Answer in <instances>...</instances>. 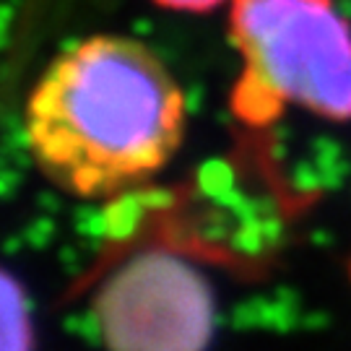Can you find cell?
<instances>
[{
    "label": "cell",
    "instance_id": "cell-1",
    "mask_svg": "<svg viewBox=\"0 0 351 351\" xmlns=\"http://www.w3.org/2000/svg\"><path fill=\"white\" fill-rule=\"evenodd\" d=\"M185 136V97L146 45L91 37L45 71L26 101V143L58 188L110 198L162 172Z\"/></svg>",
    "mask_w": 351,
    "mask_h": 351
},
{
    "label": "cell",
    "instance_id": "cell-2",
    "mask_svg": "<svg viewBox=\"0 0 351 351\" xmlns=\"http://www.w3.org/2000/svg\"><path fill=\"white\" fill-rule=\"evenodd\" d=\"M229 24L242 55L239 120L263 125L289 104L351 120V24L333 0H232Z\"/></svg>",
    "mask_w": 351,
    "mask_h": 351
},
{
    "label": "cell",
    "instance_id": "cell-3",
    "mask_svg": "<svg viewBox=\"0 0 351 351\" xmlns=\"http://www.w3.org/2000/svg\"><path fill=\"white\" fill-rule=\"evenodd\" d=\"M97 317L110 351H203L213 336V297L185 261L149 252L107 281Z\"/></svg>",
    "mask_w": 351,
    "mask_h": 351
},
{
    "label": "cell",
    "instance_id": "cell-4",
    "mask_svg": "<svg viewBox=\"0 0 351 351\" xmlns=\"http://www.w3.org/2000/svg\"><path fill=\"white\" fill-rule=\"evenodd\" d=\"M0 351H32V320L24 289L0 271Z\"/></svg>",
    "mask_w": 351,
    "mask_h": 351
},
{
    "label": "cell",
    "instance_id": "cell-5",
    "mask_svg": "<svg viewBox=\"0 0 351 351\" xmlns=\"http://www.w3.org/2000/svg\"><path fill=\"white\" fill-rule=\"evenodd\" d=\"M167 8H175V11H193V13H203L211 11L216 5H221L224 0H156Z\"/></svg>",
    "mask_w": 351,
    "mask_h": 351
}]
</instances>
